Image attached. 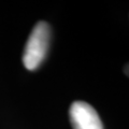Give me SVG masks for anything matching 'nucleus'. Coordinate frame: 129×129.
<instances>
[{
  "mask_svg": "<svg viewBox=\"0 0 129 129\" xmlns=\"http://www.w3.org/2000/svg\"><path fill=\"white\" fill-rule=\"evenodd\" d=\"M51 40V28L46 22H39L34 27L27 40L23 54V63L26 69H38L46 57Z\"/></svg>",
  "mask_w": 129,
  "mask_h": 129,
  "instance_id": "obj_1",
  "label": "nucleus"
},
{
  "mask_svg": "<svg viewBox=\"0 0 129 129\" xmlns=\"http://www.w3.org/2000/svg\"><path fill=\"white\" fill-rule=\"evenodd\" d=\"M69 115L72 129H103L99 114L87 102L74 101L70 107Z\"/></svg>",
  "mask_w": 129,
  "mask_h": 129,
  "instance_id": "obj_2",
  "label": "nucleus"
},
{
  "mask_svg": "<svg viewBox=\"0 0 129 129\" xmlns=\"http://www.w3.org/2000/svg\"><path fill=\"white\" fill-rule=\"evenodd\" d=\"M124 72H125V74H126L127 76H129V62L127 64H125V67H124Z\"/></svg>",
  "mask_w": 129,
  "mask_h": 129,
  "instance_id": "obj_3",
  "label": "nucleus"
}]
</instances>
